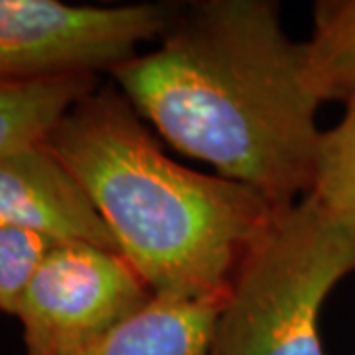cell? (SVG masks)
Returning a JSON list of instances; mask_svg holds the SVG:
<instances>
[{
    "instance_id": "cell-1",
    "label": "cell",
    "mask_w": 355,
    "mask_h": 355,
    "mask_svg": "<svg viewBox=\"0 0 355 355\" xmlns=\"http://www.w3.org/2000/svg\"><path fill=\"white\" fill-rule=\"evenodd\" d=\"M113 73L168 142L277 209L314 188L320 103L306 87L302 44L280 30L279 4L196 2L174 14L158 50Z\"/></svg>"
},
{
    "instance_id": "cell-2",
    "label": "cell",
    "mask_w": 355,
    "mask_h": 355,
    "mask_svg": "<svg viewBox=\"0 0 355 355\" xmlns=\"http://www.w3.org/2000/svg\"><path fill=\"white\" fill-rule=\"evenodd\" d=\"M44 146L154 296L227 298L247 251L280 211L249 186L170 160L114 89L73 105Z\"/></svg>"
},
{
    "instance_id": "cell-3",
    "label": "cell",
    "mask_w": 355,
    "mask_h": 355,
    "mask_svg": "<svg viewBox=\"0 0 355 355\" xmlns=\"http://www.w3.org/2000/svg\"><path fill=\"white\" fill-rule=\"evenodd\" d=\"M355 272V219L312 193L277 211L247 251L207 355H324L320 310Z\"/></svg>"
},
{
    "instance_id": "cell-4",
    "label": "cell",
    "mask_w": 355,
    "mask_h": 355,
    "mask_svg": "<svg viewBox=\"0 0 355 355\" xmlns=\"http://www.w3.org/2000/svg\"><path fill=\"white\" fill-rule=\"evenodd\" d=\"M174 10L160 4L69 6L55 0H0V83L111 69L142 40L164 36Z\"/></svg>"
},
{
    "instance_id": "cell-5",
    "label": "cell",
    "mask_w": 355,
    "mask_h": 355,
    "mask_svg": "<svg viewBox=\"0 0 355 355\" xmlns=\"http://www.w3.org/2000/svg\"><path fill=\"white\" fill-rule=\"evenodd\" d=\"M123 254L53 243L18 298L28 355H81L153 300Z\"/></svg>"
},
{
    "instance_id": "cell-6",
    "label": "cell",
    "mask_w": 355,
    "mask_h": 355,
    "mask_svg": "<svg viewBox=\"0 0 355 355\" xmlns=\"http://www.w3.org/2000/svg\"><path fill=\"white\" fill-rule=\"evenodd\" d=\"M0 227L121 254L87 193L44 144L0 153Z\"/></svg>"
},
{
    "instance_id": "cell-7",
    "label": "cell",
    "mask_w": 355,
    "mask_h": 355,
    "mask_svg": "<svg viewBox=\"0 0 355 355\" xmlns=\"http://www.w3.org/2000/svg\"><path fill=\"white\" fill-rule=\"evenodd\" d=\"M225 300L153 296L81 355H207Z\"/></svg>"
},
{
    "instance_id": "cell-8",
    "label": "cell",
    "mask_w": 355,
    "mask_h": 355,
    "mask_svg": "<svg viewBox=\"0 0 355 355\" xmlns=\"http://www.w3.org/2000/svg\"><path fill=\"white\" fill-rule=\"evenodd\" d=\"M95 91V76L0 83V153L44 144L69 109Z\"/></svg>"
},
{
    "instance_id": "cell-9",
    "label": "cell",
    "mask_w": 355,
    "mask_h": 355,
    "mask_svg": "<svg viewBox=\"0 0 355 355\" xmlns=\"http://www.w3.org/2000/svg\"><path fill=\"white\" fill-rule=\"evenodd\" d=\"M304 48V81L318 103L355 101V0L314 6V34Z\"/></svg>"
},
{
    "instance_id": "cell-10",
    "label": "cell",
    "mask_w": 355,
    "mask_h": 355,
    "mask_svg": "<svg viewBox=\"0 0 355 355\" xmlns=\"http://www.w3.org/2000/svg\"><path fill=\"white\" fill-rule=\"evenodd\" d=\"M310 193L334 214L355 219V101L347 103L338 127L322 132Z\"/></svg>"
},
{
    "instance_id": "cell-11",
    "label": "cell",
    "mask_w": 355,
    "mask_h": 355,
    "mask_svg": "<svg viewBox=\"0 0 355 355\" xmlns=\"http://www.w3.org/2000/svg\"><path fill=\"white\" fill-rule=\"evenodd\" d=\"M51 241L44 235L0 227V312H16L18 298L26 282L36 270L44 254L50 251Z\"/></svg>"
}]
</instances>
